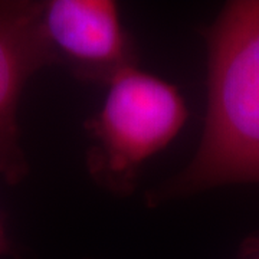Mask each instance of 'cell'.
<instances>
[{
    "mask_svg": "<svg viewBox=\"0 0 259 259\" xmlns=\"http://www.w3.org/2000/svg\"><path fill=\"white\" fill-rule=\"evenodd\" d=\"M207 110L196 154L148 203L259 182V0L228 2L206 30Z\"/></svg>",
    "mask_w": 259,
    "mask_h": 259,
    "instance_id": "obj_1",
    "label": "cell"
},
{
    "mask_svg": "<svg viewBox=\"0 0 259 259\" xmlns=\"http://www.w3.org/2000/svg\"><path fill=\"white\" fill-rule=\"evenodd\" d=\"M6 252H9V242H8V238H6L3 225L0 222V255H3Z\"/></svg>",
    "mask_w": 259,
    "mask_h": 259,
    "instance_id": "obj_6",
    "label": "cell"
},
{
    "mask_svg": "<svg viewBox=\"0 0 259 259\" xmlns=\"http://www.w3.org/2000/svg\"><path fill=\"white\" fill-rule=\"evenodd\" d=\"M55 65L42 28V2H0V175L18 185L28 176L20 146V95L39 69Z\"/></svg>",
    "mask_w": 259,
    "mask_h": 259,
    "instance_id": "obj_4",
    "label": "cell"
},
{
    "mask_svg": "<svg viewBox=\"0 0 259 259\" xmlns=\"http://www.w3.org/2000/svg\"><path fill=\"white\" fill-rule=\"evenodd\" d=\"M42 28L55 65L81 81L108 85L137 66V49L115 2H42Z\"/></svg>",
    "mask_w": 259,
    "mask_h": 259,
    "instance_id": "obj_3",
    "label": "cell"
},
{
    "mask_svg": "<svg viewBox=\"0 0 259 259\" xmlns=\"http://www.w3.org/2000/svg\"><path fill=\"white\" fill-rule=\"evenodd\" d=\"M107 87L101 110L85 122L93 140L87 166L98 185L124 196L136 189L141 166L179 136L187 107L176 85L137 66Z\"/></svg>",
    "mask_w": 259,
    "mask_h": 259,
    "instance_id": "obj_2",
    "label": "cell"
},
{
    "mask_svg": "<svg viewBox=\"0 0 259 259\" xmlns=\"http://www.w3.org/2000/svg\"><path fill=\"white\" fill-rule=\"evenodd\" d=\"M238 259H259V233L245 239L239 249Z\"/></svg>",
    "mask_w": 259,
    "mask_h": 259,
    "instance_id": "obj_5",
    "label": "cell"
}]
</instances>
